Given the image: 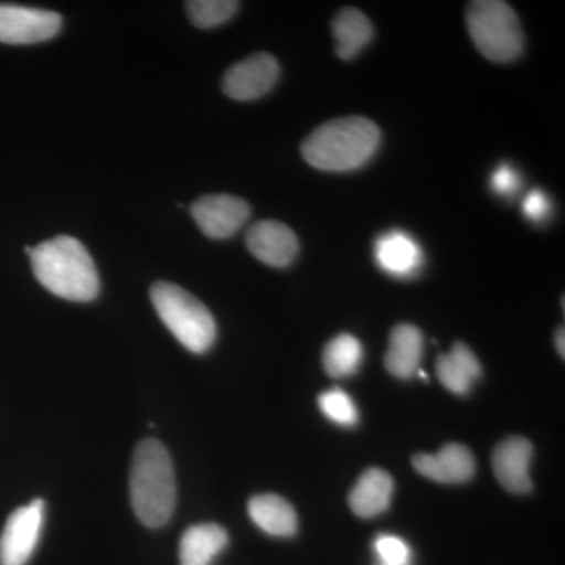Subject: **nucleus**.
Listing matches in <instances>:
<instances>
[{
  "label": "nucleus",
  "instance_id": "21",
  "mask_svg": "<svg viewBox=\"0 0 565 565\" xmlns=\"http://www.w3.org/2000/svg\"><path fill=\"white\" fill-rule=\"evenodd\" d=\"M189 18L195 28L214 29L232 20L239 10L236 0H191L185 3Z\"/></svg>",
  "mask_w": 565,
  "mask_h": 565
},
{
  "label": "nucleus",
  "instance_id": "18",
  "mask_svg": "<svg viewBox=\"0 0 565 565\" xmlns=\"http://www.w3.org/2000/svg\"><path fill=\"white\" fill-rule=\"evenodd\" d=\"M228 533L215 523L185 530L180 542L181 565H210L228 545Z\"/></svg>",
  "mask_w": 565,
  "mask_h": 565
},
{
  "label": "nucleus",
  "instance_id": "1",
  "mask_svg": "<svg viewBox=\"0 0 565 565\" xmlns=\"http://www.w3.org/2000/svg\"><path fill=\"white\" fill-rule=\"evenodd\" d=\"M29 256L36 280L54 296L71 302H92L98 297V269L76 237H54L33 247Z\"/></svg>",
  "mask_w": 565,
  "mask_h": 565
},
{
  "label": "nucleus",
  "instance_id": "12",
  "mask_svg": "<svg viewBox=\"0 0 565 565\" xmlns=\"http://www.w3.org/2000/svg\"><path fill=\"white\" fill-rule=\"evenodd\" d=\"M419 475L440 484H462L470 481L476 471L473 452L463 445H446L435 455L414 457Z\"/></svg>",
  "mask_w": 565,
  "mask_h": 565
},
{
  "label": "nucleus",
  "instance_id": "20",
  "mask_svg": "<svg viewBox=\"0 0 565 565\" xmlns=\"http://www.w3.org/2000/svg\"><path fill=\"white\" fill-rule=\"evenodd\" d=\"M362 362L363 345L352 334H338L323 349L322 363L330 377L343 379L355 374Z\"/></svg>",
  "mask_w": 565,
  "mask_h": 565
},
{
  "label": "nucleus",
  "instance_id": "24",
  "mask_svg": "<svg viewBox=\"0 0 565 565\" xmlns=\"http://www.w3.org/2000/svg\"><path fill=\"white\" fill-rule=\"evenodd\" d=\"M492 188L500 196L515 195L520 189V174L511 166H501L492 174Z\"/></svg>",
  "mask_w": 565,
  "mask_h": 565
},
{
  "label": "nucleus",
  "instance_id": "10",
  "mask_svg": "<svg viewBox=\"0 0 565 565\" xmlns=\"http://www.w3.org/2000/svg\"><path fill=\"white\" fill-rule=\"evenodd\" d=\"M245 243L256 259L277 269L288 267L299 253L296 233L277 221L256 222L248 228Z\"/></svg>",
  "mask_w": 565,
  "mask_h": 565
},
{
  "label": "nucleus",
  "instance_id": "15",
  "mask_svg": "<svg viewBox=\"0 0 565 565\" xmlns=\"http://www.w3.org/2000/svg\"><path fill=\"white\" fill-rule=\"evenodd\" d=\"M248 515L259 530L275 537H291L299 526L292 504L274 493L253 497L248 501Z\"/></svg>",
  "mask_w": 565,
  "mask_h": 565
},
{
  "label": "nucleus",
  "instance_id": "23",
  "mask_svg": "<svg viewBox=\"0 0 565 565\" xmlns=\"http://www.w3.org/2000/svg\"><path fill=\"white\" fill-rule=\"evenodd\" d=\"M374 550L381 565H411V546L396 535H379L374 542Z\"/></svg>",
  "mask_w": 565,
  "mask_h": 565
},
{
  "label": "nucleus",
  "instance_id": "22",
  "mask_svg": "<svg viewBox=\"0 0 565 565\" xmlns=\"http://www.w3.org/2000/svg\"><path fill=\"white\" fill-rule=\"evenodd\" d=\"M319 407L322 414L330 422L340 424V426H353L359 422V411L348 393L343 390H329L319 396Z\"/></svg>",
  "mask_w": 565,
  "mask_h": 565
},
{
  "label": "nucleus",
  "instance_id": "17",
  "mask_svg": "<svg viewBox=\"0 0 565 565\" xmlns=\"http://www.w3.org/2000/svg\"><path fill=\"white\" fill-rule=\"evenodd\" d=\"M423 355V333L411 323H399L390 334L385 366L397 379H411L418 373Z\"/></svg>",
  "mask_w": 565,
  "mask_h": 565
},
{
  "label": "nucleus",
  "instance_id": "14",
  "mask_svg": "<svg viewBox=\"0 0 565 565\" xmlns=\"http://www.w3.org/2000/svg\"><path fill=\"white\" fill-rule=\"evenodd\" d=\"M394 482L392 476L381 468H371L360 476L349 494V505L355 515L373 519L384 514L392 504Z\"/></svg>",
  "mask_w": 565,
  "mask_h": 565
},
{
  "label": "nucleus",
  "instance_id": "13",
  "mask_svg": "<svg viewBox=\"0 0 565 565\" xmlns=\"http://www.w3.org/2000/svg\"><path fill=\"white\" fill-rule=\"evenodd\" d=\"M374 253L381 269L393 277L411 278L422 270L423 250L411 234L397 230L382 234Z\"/></svg>",
  "mask_w": 565,
  "mask_h": 565
},
{
  "label": "nucleus",
  "instance_id": "16",
  "mask_svg": "<svg viewBox=\"0 0 565 565\" xmlns=\"http://www.w3.org/2000/svg\"><path fill=\"white\" fill-rule=\"evenodd\" d=\"M481 375V363L467 344L456 343L451 351L438 356V381L451 393L459 396L470 393L471 386Z\"/></svg>",
  "mask_w": 565,
  "mask_h": 565
},
{
  "label": "nucleus",
  "instance_id": "6",
  "mask_svg": "<svg viewBox=\"0 0 565 565\" xmlns=\"http://www.w3.org/2000/svg\"><path fill=\"white\" fill-rule=\"evenodd\" d=\"M44 522V501L18 508L7 520L0 535V565H25L39 545Z\"/></svg>",
  "mask_w": 565,
  "mask_h": 565
},
{
  "label": "nucleus",
  "instance_id": "7",
  "mask_svg": "<svg viewBox=\"0 0 565 565\" xmlns=\"http://www.w3.org/2000/svg\"><path fill=\"white\" fill-rule=\"evenodd\" d=\"M280 77L274 55L259 52L237 62L223 74L222 90L234 102H255L267 95Z\"/></svg>",
  "mask_w": 565,
  "mask_h": 565
},
{
  "label": "nucleus",
  "instance_id": "4",
  "mask_svg": "<svg viewBox=\"0 0 565 565\" xmlns=\"http://www.w3.org/2000/svg\"><path fill=\"white\" fill-rule=\"evenodd\" d=\"M151 302L163 326L188 351H210L217 338L214 316L193 294L172 281L151 286Z\"/></svg>",
  "mask_w": 565,
  "mask_h": 565
},
{
  "label": "nucleus",
  "instance_id": "2",
  "mask_svg": "<svg viewBox=\"0 0 565 565\" xmlns=\"http://www.w3.org/2000/svg\"><path fill=\"white\" fill-rule=\"evenodd\" d=\"M382 132L364 117L334 118L315 129L302 143L307 163L322 172L362 169L381 147Z\"/></svg>",
  "mask_w": 565,
  "mask_h": 565
},
{
  "label": "nucleus",
  "instance_id": "5",
  "mask_svg": "<svg viewBox=\"0 0 565 565\" xmlns=\"http://www.w3.org/2000/svg\"><path fill=\"white\" fill-rule=\"evenodd\" d=\"M467 29L476 50L494 63L514 62L523 52L519 17L501 0H478L467 9Z\"/></svg>",
  "mask_w": 565,
  "mask_h": 565
},
{
  "label": "nucleus",
  "instance_id": "9",
  "mask_svg": "<svg viewBox=\"0 0 565 565\" xmlns=\"http://www.w3.org/2000/svg\"><path fill=\"white\" fill-rule=\"evenodd\" d=\"M191 214L204 236L211 239H228L250 217V204L230 193L204 195L192 204Z\"/></svg>",
  "mask_w": 565,
  "mask_h": 565
},
{
  "label": "nucleus",
  "instance_id": "26",
  "mask_svg": "<svg viewBox=\"0 0 565 565\" xmlns=\"http://www.w3.org/2000/svg\"><path fill=\"white\" fill-rule=\"evenodd\" d=\"M555 343H556L557 352H559L561 356H564L565 349H564V329H563V327H561V329L557 330V332L555 334Z\"/></svg>",
  "mask_w": 565,
  "mask_h": 565
},
{
  "label": "nucleus",
  "instance_id": "11",
  "mask_svg": "<svg viewBox=\"0 0 565 565\" xmlns=\"http://www.w3.org/2000/svg\"><path fill=\"white\" fill-rule=\"evenodd\" d=\"M533 445L522 437H509L494 448L492 467L500 484L512 493H527L533 489L530 467Z\"/></svg>",
  "mask_w": 565,
  "mask_h": 565
},
{
  "label": "nucleus",
  "instance_id": "19",
  "mask_svg": "<svg viewBox=\"0 0 565 565\" xmlns=\"http://www.w3.org/2000/svg\"><path fill=\"white\" fill-rule=\"evenodd\" d=\"M337 55L341 61H352L371 43L374 28L362 11L345 7L332 22Z\"/></svg>",
  "mask_w": 565,
  "mask_h": 565
},
{
  "label": "nucleus",
  "instance_id": "8",
  "mask_svg": "<svg viewBox=\"0 0 565 565\" xmlns=\"http://www.w3.org/2000/svg\"><path fill=\"white\" fill-rule=\"evenodd\" d=\"M61 29L62 17L55 11L0 3V43H43Z\"/></svg>",
  "mask_w": 565,
  "mask_h": 565
},
{
  "label": "nucleus",
  "instance_id": "3",
  "mask_svg": "<svg viewBox=\"0 0 565 565\" xmlns=\"http://www.w3.org/2000/svg\"><path fill=\"white\" fill-rule=\"evenodd\" d=\"M131 504L137 519L148 527H161L172 519L177 505V479L172 457L154 438L137 445L132 456Z\"/></svg>",
  "mask_w": 565,
  "mask_h": 565
},
{
  "label": "nucleus",
  "instance_id": "25",
  "mask_svg": "<svg viewBox=\"0 0 565 565\" xmlns=\"http://www.w3.org/2000/svg\"><path fill=\"white\" fill-rule=\"evenodd\" d=\"M550 210H552V204H550L548 196L542 191L530 192L523 200V214L531 222H544L548 217Z\"/></svg>",
  "mask_w": 565,
  "mask_h": 565
}]
</instances>
